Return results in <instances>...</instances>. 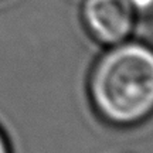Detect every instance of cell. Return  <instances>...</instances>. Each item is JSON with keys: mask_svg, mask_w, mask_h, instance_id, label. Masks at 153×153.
<instances>
[{"mask_svg": "<svg viewBox=\"0 0 153 153\" xmlns=\"http://www.w3.org/2000/svg\"><path fill=\"white\" fill-rule=\"evenodd\" d=\"M89 98L108 123L131 126L153 114V48L126 40L109 45L94 65Z\"/></svg>", "mask_w": 153, "mask_h": 153, "instance_id": "6da1fadb", "label": "cell"}, {"mask_svg": "<svg viewBox=\"0 0 153 153\" xmlns=\"http://www.w3.org/2000/svg\"><path fill=\"white\" fill-rule=\"evenodd\" d=\"M81 17L91 37L109 47L131 38L137 13L128 0H84Z\"/></svg>", "mask_w": 153, "mask_h": 153, "instance_id": "7a4b0ae2", "label": "cell"}, {"mask_svg": "<svg viewBox=\"0 0 153 153\" xmlns=\"http://www.w3.org/2000/svg\"><path fill=\"white\" fill-rule=\"evenodd\" d=\"M137 14H145L153 11V0H128Z\"/></svg>", "mask_w": 153, "mask_h": 153, "instance_id": "3957f363", "label": "cell"}, {"mask_svg": "<svg viewBox=\"0 0 153 153\" xmlns=\"http://www.w3.org/2000/svg\"><path fill=\"white\" fill-rule=\"evenodd\" d=\"M0 153H10L9 145L6 142V137L3 136V133L0 132Z\"/></svg>", "mask_w": 153, "mask_h": 153, "instance_id": "277c9868", "label": "cell"}]
</instances>
